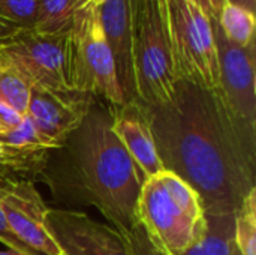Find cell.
I'll return each mask as SVG.
<instances>
[{
    "instance_id": "f1b7e54d",
    "label": "cell",
    "mask_w": 256,
    "mask_h": 255,
    "mask_svg": "<svg viewBox=\"0 0 256 255\" xmlns=\"http://www.w3.org/2000/svg\"><path fill=\"white\" fill-rule=\"evenodd\" d=\"M0 255H22L16 251H12V249H8V251H0Z\"/></svg>"
},
{
    "instance_id": "6da1fadb",
    "label": "cell",
    "mask_w": 256,
    "mask_h": 255,
    "mask_svg": "<svg viewBox=\"0 0 256 255\" xmlns=\"http://www.w3.org/2000/svg\"><path fill=\"white\" fill-rule=\"evenodd\" d=\"M146 110L164 170L196 191L206 216L236 215L256 188V126L231 111L219 89L183 80L168 102Z\"/></svg>"
},
{
    "instance_id": "ac0fdd59",
    "label": "cell",
    "mask_w": 256,
    "mask_h": 255,
    "mask_svg": "<svg viewBox=\"0 0 256 255\" xmlns=\"http://www.w3.org/2000/svg\"><path fill=\"white\" fill-rule=\"evenodd\" d=\"M234 245L242 255H256V188L234 215Z\"/></svg>"
},
{
    "instance_id": "3957f363",
    "label": "cell",
    "mask_w": 256,
    "mask_h": 255,
    "mask_svg": "<svg viewBox=\"0 0 256 255\" xmlns=\"http://www.w3.org/2000/svg\"><path fill=\"white\" fill-rule=\"evenodd\" d=\"M136 222L148 245L160 255H182L200 243L208 231L196 191L166 170L142 182Z\"/></svg>"
},
{
    "instance_id": "52a82bcc",
    "label": "cell",
    "mask_w": 256,
    "mask_h": 255,
    "mask_svg": "<svg viewBox=\"0 0 256 255\" xmlns=\"http://www.w3.org/2000/svg\"><path fill=\"white\" fill-rule=\"evenodd\" d=\"M4 68L18 72L32 87L75 90L70 38L45 36L34 30H20L0 47Z\"/></svg>"
},
{
    "instance_id": "4316f807",
    "label": "cell",
    "mask_w": 256,
    "mask_h": 255,
    "mask_svg": "<svg viewBox=\"0 0 256 255\" xmlns=\"http://www.w3.org/2000/svg\"><path fill=\"white\" fill-rule=\"evenodd\" d=\"M192 3H195L198 8H201L208 17H213V12H212V8H210V3L208 0H190Z\"/></svg>"
},
{
    "instance_id": "277c9868",
    "label": "cell",
    "mask_w": 256,
    "mask_h": 255,
    "mask_svg": "<svg viewBox=\"0 0 256 255\" xmlns=\"http://www.w3.org/2000/svg\"><path fill=\"white\" fill-rule=\"evenodd\" d=\"M136 101L146 107L168 102L178 81L166 24L165 0H129Z\"/></svg>"
},
{
    "instance_id": "7402d4cb",
    "label": "cell",
    "mask_w": 256,
    "mask_h": 255,
    "mask_svg": "<svg viewBox=\"0 0 256 255\" xmlns=\"http://www.w3.org/2000/svg\"><path fill=\"white\" fill-rule=\"evenodd\" d=\"M3 188H4V186H0V194H2V191H3ZM0 242H2L4 246H8V249L16 251V252H20V254L22 255H40L38 254L36 251H33L32 248H28L26 243H22V242L14 234V231L10 230V227H9V224H8V221H6V218H4L2 209H0Z\"/></svg>"
},
{
    "instance_id": "2e32d148",
    "label": "cell",
    "mask_w": 256,
    "mask_h": 255,
    "mask_svg": "<svg viewBox=\"0 0 256 255\" xmlns=\"http://www.w3.org/2000/svg\"><path fill=\"white\" fill-rule=\"evenodd\" d=\"M86 0H39L38 17L32 30L45 36H66Z\"/></svg>"
},
{
    "instance_id": "9a60e30c",
    "label": "cell",
    "mask_w": 256,
    "mask_h": 255,
    "mask_svg": "<svg viewBox=\"0 0 256 255\" xmlns=\"http://www.w3.org/2000/svg\"><path fill=\"white\" fill-rule=\"evenodd\" d=\"M52 152H27L0 141V186L21 182L34 183L48 168Z\"/></svg>"
},
{
    "instance_id": "44dd1931",
    "label": "cell",
    "mask_w": 256,
    "mask_h": 255,
    "mask_svg": "<svg viewBox=\"0 0 256 255\" xmlns=\"http://www.w3.org/2000/svg\"><path fill=\"white\" fill-rule=\"evenodd\" d=\"M39 0H0V21L20 30L33 29Z\"/></svg>"
},
{
    "instance_id": "e0dca14e",
    "label": "cell",
    "mask_w": 256,
    "mask_h": 255,
    "mask_svg": "<svg viewBox=\"0 0 256 255\" xmlns=\"http://www.w3.org/2000/svg\"><path fill=\"white\" fill-rule=\"evenodd\" d=\"M218 21L224 35L232 44L246 47L255 41V14L240 6L226 3Z\"/></svg>"
},
{
    "instance_id": "8fae6325",
    "label": "cell",
    "mask_w": 256,
    "mask_h": 255,
    "mask_svg": "<svg viewBox=\"0 0 256 255\" xmlns=\"http://www.w3.org/2000/svg\"><path fill=\"white\" fill-rule=\"evenodd\" d=\"M94 98L80 90H46L32 87L27 117L40 135L57 149L82 125Z\"/></svg>"
},
{
    "instance_id": "5b68a950",
    "label": "cell",
    "mask_w": 256,
    "mask_h": 255,
    "mask_svg": "<svg viewBox=\"0 0 256 255\" xmlns=\"http://www.w3.org/2000/svg\"><path fill=\"white\" fill-rule=\"evenodd\" d=\"M166 24L178 80L219 89L218 51L210 17L190 0H165Z\"/></svg>"
},
{
    "instance_id": "ba28073f",
    "label": "cell",
    "mask_w": 256,
    "mask_h": 255,
    "mask_svg": "<svg viewBox=\"0 0 256 255\" xmlns=\"http://www.w3.org/2000/svg\"><path fill=\"white\" fill-rule=\"evenodd\" d=\"M210 21L218 51L219 90L237 117L256 126V42L238 47L224 35L218 18L210 17Z\"/></svg>"
},
{
    "instance_id": "7c38bea8",
    "label": "cell",
    "mask_w": 256,
    "mask_h": 255,
    "mask_svg": "<svg viewBox=\"0 0 256 255\" xmlns=\"http://www.w3.org/2000/svg\"><path fill=\"white\" fill-rule=\"evenodd\" d=\"M112 131L138 167L142 180L164 170L146 107L138 101L111 105Z\"/></svg>"
},
{
    "instance_id": "ffe728a7",
    "label": "cell",
    "mask_w": 256,
    "mask_h": 255,
    "mask_svg": "<svg viewBox=\"0 0 256 255\" xmlns=\"http://www.w3.org/2000/svg\"><path fill=\"white\" fill-rule=\"evenodd\" d=\"M0 141L20 149V150H27V152H45V150H58L52 143H50L44 135H40L38 132V129L34 128V125L32 123V120L24 116L21 123L6 132V134H0Z\"/></svg>"
},
{
    "instance_id": "4fadbf2b",
    "label": "cell",
    "mask_w": 256,
    "mask_h": 255,
    "mask_svg": "<svg viewBox=\"0 0 256 255\" xmlns=\"http://www.w3.org/2000/svg\"><path fill=\"white\" fill-rule=\"evenodd\" d=\"M99 18L114 59L117 80L123 92L124 102L136 101L129 0H106L99 6Z\"/></svg>"
},
{
    "instance_id": "4dcf8cb0",
    "label": "cell",
    "mask_w": 256,
    "mask_h": 255,
    "mask_svg": "<svg viewBox=\"0 0 256 255\" xmlns=\"http://www.w3.org/2000/svg\"><path fill=\"white\" fill-rule=\"evenodd\" d=\"M231 255H242L238 251H237V248H236V245H234V249H232V252H231Z\"/></svg>"
},
{
    "instance_id": "8992f818",
    "label": "cell",
    "mask_w": 256,
    "mask_h": 255,
    "mask_svg": "<svg viewBox=\"0 0 256 255\" xmlns=\"http://www.w3.org/2000/svg\"><path fill=\"white\" fill-rule=\"evenodd\" d=\"M74 59V87L110 105L124 104L114 59L99 18V8L81 6L69 33Z\"/></svg>"
},
{
    "instance_id": "7a4b0ae2",
    "label": "cell",
    "mask_w": 256,
    "mask_h": 255,
    "mask_svg": "<svg viewBox=\"0 0 256 255\" xmlns=\"http://www.w3.org/2000/svg\"><path fill=\"white\" fill-rule=\"evenodd\" d=\"M68 185L122 233L138 228L136 201L142 176L112 131L111 105L93 101L82 125L66 140Z\"/></svg>"
},
{
    "instance_id": "cb8c5ba5",
    "label": "cell",
    "mask_w": 256,
    "mask_h": 255,
    "mask_svg": "<svg viewBox=\"0 0 256 255\" xmlns=\"http://www.w3.org/2000/svg\"><path fill=\"white\" fill-rule=\"evenodd\" d=\"M18 32H20V29H16L8 23L0 21V47L4 45L6 42H9Z\"/></svg>"
},
{
    "instance_id": "f546056e",
    "label": "cell",
    "mask_w": 256,
    "mask_h": 255,
    "mask_svg": "<svg viewBox=\"0 0 256 255\" xmlns=\"http://www.w3.org/2000/svg\"><path fill=\"white\" fill-rule=\"evenodd\" d=\"M4 71V65H3V60H2V57H0V74Z\"/></svg>"
},
{
    "instance_id": "30bf717a",
    "label": "cell",
    "mask_w": 256,
    "mask_h": 255,
    "mask_svg": "<svg viewBox=\"0 0 256 255\" xmlns=\"http://www.w3.org/2000/svg\"><path fill=\"white\" fill-rule=\"evenodd\" d=\"M0 209L14 234L40 255H63L50 227L48 210L34 183L21 182L4 186Z\"/></svg>"
},
{
    "instance_id": "484cf974",
    "label": "cell",
    "mask_w": 256,
    "mask_h": 255,
    "mask_svg": "<svg viewBox=\"0 0 256 255\" xmlns=\"http://www.w3.org/2000/svg\"><path fill=\"white\" fill-rule=\"evenodd\" d=\"M210 3V8H212V12H213V17L214 18H219L222 9L225 8L226 5V0H208Z\"/></svg>"
},
{
    "instance_id": "5bb4252c",
    "label": "cell",
    "mask_w": 256,
    "mask_h": 255,
    "mask_svg": "<svg viewBox=\"0 0 256 255\" xmlns=\"http://www.w3.org/2000/svg\"><path fill=\"white\" fill-rule=\"evenodd\" d=\"M207 221L206 237L182 255H231L234 249V215L207 216ZM128 236L135 255H160L148 245L140 227Z\"/></svg>"
},
{
    "instance_id": "9c48e42d",
    "label": "cell",
    "mask_w": 256,
    "mask_h": 255,
    "mask_svg": "<svg viewBox=\"0 0 256 255\" xmlns=\"http://www.w3.org/2000/svg\"><path fill=\"white\" fill-rule=\"evenodd\" d=\"M46 219L63 255H135L126 233L84 212L50 209Z\"/></svg>"
},
{
    "instance_id": "603a6c76",
    "label": "cell",
    "mask_w": 256,
    "mask_h": 255,
    "mask_svg": "<svg viewBox=\"0 0 256 255\" xmlns=\"http://www.w3.org/2000/svg\"><path fill=\"white\" fill-rule=\"evenodd\" d=\"M22 117L24 116H21L20 113H16L6 104L0 102V134H6L15 129L21 123Z\"/></svg>"
},
{
    "instance_id": "d6986e66",
    "label": "cell",
    "mask_w": 256,
    "mask_h": 255,
    "mask_svg": "<svg viewBox=\"0 0 256 255\" xmlns=\"http://www.w3.org/2000/svg\"><path fill=\"white\" fill-rule=\"evenodd\" d=\"M32 86L14 69L4 68L0 74V102L6 104L21 116L27 114Z\"/></svg>"
},
{
    "instance_id": "d4e9b609",
    "label": "cell",
    "mask_w": 256,
    "mask_h": 255,
    "mask_svg": "<svg viewBox=\"0 0 256 255\" xmlns=\"http://www.w3.org/2000/svg\"><path fill=\"white\" fill-rule=\"evenodd\" d=\"M226 3L230 5H236V6H240L252 14H255L256 11V0H226Z\"/></svg>"
},
{
    "instance_id": "83f0119b",
    "label": "cell",
    "mask_w": 256,
    "mask_h": 255,
    "mask_svg": "<svg viewBox=\"0 0 256 255\" xmlns=\"http://www.w3.org/2000/svg\"><path fill=\"white\" fill-rule=\"evenodd\" d=\"M88 5H93V6H96V8H99V6H102L106 0H86Z\"/></svg>"
}]
</instances>
